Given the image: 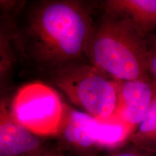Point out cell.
Here are the masks:
<instances>
[{
    "instance_id": "cell-1",
    "label": "cell",
    "mask_w": 156,
    "mask_h": 156,
    "mask_svg": "<svg viewBox=\"0 0 156 156\" xmlns=\"http://www.w3.org/2000/svg\"><path fill=\"white\" fill-rule=\"evenodd\" d=\"M93 27L79 2L46 1L29 11L19 38L28 57L51 73L86 55Z\"/></svg>"
},
{
    "instance_id": "cell-2",
    "label": "cell",
    "mask_w": 156,
    "mask_h": 156,
    "mask_svg": "<svg viewBox=\"0 0 156 156\" xmlns=\"http://www.w3.org/2000/svg\"><path fill=\"white\" fill-rule=\"evenodd\" d=\"M86 55L91 64L116 80L148 76L147 37L124 17L103 14L93 27Z\"/></svg>"
},
{
    "instance_id": "cell-3",
    "label": "cell",
    "mask_w": 156,
    "mask_h": 156,
    "mask_svg": "<svg viewBox=\"0 0 156 156\" xmlns=\"http://www.w3.org/2000/svg\"><path fill=\"white\" fill-rule=\"evenodd\" d=\"M56 87L73 104L98 122L116 117L118 81L92 64L80 61L51 72Z\"/></svg>"
},
{
    "instance_id": "cell-4",
    "label": "cell",
    "mask_w": 156,
    "mask_h": 156,
    "mask_svg": "<svg viewBox=\"0 0 156 156\" xmlns=\"http://www.w3.org/2000/svg\"><path fill=\"white\" fill-rule=\"evenodd\" d=\"M10 110L21 124L37 135L46 136L58 134L67 107L55 90L38 82L17 91Z\"/></svg>"
},
{
    "instance_id": "cell-5",
    "label": "cell",
    "mask_w": 156,
    "mask_h": 156,
    "mask_svg": "<svg viewBox=\"0 0 156 156\" xmlns=\"http://www.w3.org/2000/svg\"><path fill=\"white\" fill-rule=\"evenodd\" d=\"M117 81L116 116L135 130L156 101V85L149 76L131 80Z\"/></svg>"
},
{
    "instance_id": "cell-6",
    "label": "cell",
    "mask_w": 156,
    "mask_h": 156,
    "mask_svg": "<svg viewBox=\"0 0 156 156\" xmlns=\"http://www.w3.org/2000/svg\"><path fill=\"white\" fill-rule=\"evenodd\" d=\"M41 136L21 124L10 108L2 103L0 108V156H28L44 147Z\"/></svg>"
},
{
    "instance_id": "cell-7",
    "label": "cell",
    "mask_w": 156,
    "mask_h": 156,
    "mask_svg": "<svg viewBox=\"0 0 156 156\" xmlns=\"http://www.w3.org/2000/svg\"><path fill=\"white\" fill-rule=\"evenodd\" d=\"M58 134L76 151L90 153L99 148L98 122L84 112L67 108Z\"/></svg>"
},
{
    "instance_id": "cell-8",
    "label": "cell",
    "mask_w": 156,
    "mask_h": 156,
    "mask_svg": "<svg viewBox=\"0 0 156 156\" xmlns=\"http://www.w3.org/2000/svg\"><path fill=\"white\" fill-rule=\"evenodd\" d=\"M105 9L129 20L146 37L156 30V0H108Z\"/></svg>"
},
{
    "instance_id": "cell-9",
    "label": "cell",
    "mask_w": 156,
    "mask_h": 156,
    "mask_svg": "<svg viewBox=\"0 0 156 156\" xmlns=\"http://www.w3.org/2000/svg\"><path fill=\"white\" fill-rule=\"evenodd\" d=\"M134 131L116 116L107 122H98L99 148L109 151L122 147L128 142Z\"/></svg>"
},
{
    "instance_id": "cell-10",
    "label": "cell",
    "mask_w": 156,
    "mask_h": 156,
    "mask_svg": "<svg viewBox=\"0 0 156 156\" xmlns=\"http://www.w3.org/2000/svg\"><path fill=\"white\" fill-rule=\"evenodd\" d=\"M128 142L142 151L156 153V101Z\"/></svg>"
},
{
    "instance_id": "cell-11",
    "label": "cell",
    "mask_w": 156,
    "mask_h": 156,
    "mask_svg": "<svg viewBox=\"0 0 156 156\" xmlns=\"http://www.w3.org/2000/svg\"><path fill=\"white\" fill-rule=\"evenodd\" d=\"M104 156H153V154L147 153L134 146H122L116 149L109 151Z\"/></svg>"
},
{
    "instance_id": "cell-12",
    "label": "cell",
    "mask_w": 156,
    "mask_h": 156,
    "mask_svg": "<svg viewBox=\"0 0 156 156\" xmlns=\"http://www.w3.org/2000/svg\"><path fill=\"white\" fill-rule=\"evenodd\" d=\"M149 56L147 64V75L156 85V36L148 41Z\"/></svg>"
},
{
    "instance_id": "cell-13",
    "label": "cell",
    "mask_w": 156,
    "mask_h": 156,
    "mask_svg": "<svg viewBox=\"0 0 156 156\" xmlns=\"http://www.w3.org/2000/svg\"><path fill=\"white\" fill-rule=\"evenodd\" d=\"M28 156H63L58 151H54V150L46 149L43 147L40 151L36 152L35 153L31 154Z\"/></svg>"
}]
</instances>
